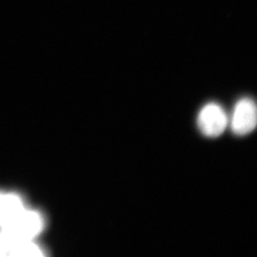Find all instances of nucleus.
Masks as SVG:
<instances>
[{"instance_id":"obj_1","label":"nucleus","mask_w":257,"mask_h":257,"mask_svg":"<svg viewBox=\"0 0 257 257\" xmlns=\"http://www.w3.org/2000/svg\"><path fill=\"white\" fill-rule=\"evenodd\" d=\"M43 228L41 215L35 211L24 209L8 224L1 227L0 242L5 250V255L15 244L29 241L38 234Z\"/></svg>"},{"instance_id":"obj_4","label":"nucleus","mask_w":257,"mask_h":257,"mask_svg":"<svg viewBox=\"0 0 257 257\" xmlns=\"http://www.w3.org/2000/svg\"><path fill=\"white\" fill-rule=\"evenodd\" d=\"M24 209L19 196L13 193H0V228L8 224Z\"/></svg>"},{"instance_id":"obj_3","label":"nucleus","mask_w":257,"mask_h":257,"mask_svg":"<svg viewBox=\"0 0 257 257\" xmlns=\"http://www.w3.org/2000/svg\"><path fill=\"white\" fill-rule=\"evenodd\" d=\"M257 126V104L252 99L245 97L240 99L232 112L230 127L236 136H246Z\"/></svg>"},{"instance_id":"obj_5","label":"nucleus","mask_w":257,"mask_h":257,"mask_svg":"<svg viewBox=\"0 0 257 257\" xmlns=\"http://www.w3.org/2000/svg\"><path fill=\"white\" fill-rule=\"evenodd\" d=\"M8 255L13 256H41L43 251L32 240L22 241L10 248Z\"/></svg>"},{"instance_id":"obj_6","label":"nucleus","mask_w":257,"mask_h":257,"mask_svg":"<svg viewBox=\"0 0 257 257\" xmlns=\"http://www.w3.org/2000/svg\"><path fill=\"white\" fill-rule=\"evenodd\" d=\"M0 255H5V251H4V248L0 242Z\"/></svg>"},{"instance_id":"obj_2","label":"nucleus","mask_w":257,"mask_h":257,"mask_svg":"<svg viewBox=\"0 0 257 257\" xmlns=\"http://www.w3.org/2000/svg\"><path fill=\"white\" fill-rule=\"evenodd\" d=\"M198 128L208 138H217L228 124V117L219 104L209 103L204 106L197 117Z\"/></svg>"}]
</instances>
